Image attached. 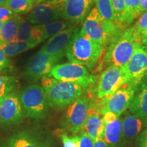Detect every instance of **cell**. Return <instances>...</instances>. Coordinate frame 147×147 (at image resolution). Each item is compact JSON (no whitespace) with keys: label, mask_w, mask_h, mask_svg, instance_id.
I'll return each instance as SVG.
<instances>
[{"label":"cell","mask_w":147,"mask_h":147,"mask_svg":"<svg viewBox=\"0 0 147 147\" xmlns=\"http://www.w3.org/2000/svg\"><path fill=\"white\" fill-rule=\"evenodd\" d=\"M103 49L102 45L89 38L82 29L76 27L65 55L69 62L80 64L90 69L98 61Z\"/></svg>","instance_id":"cell-1"},{"label":"cell","mask_w":147,"mask_h":147,"mask_svg":"<svg viewBox=\"0 0 147 147\" xmlns=\"http://www.w3.org/2000/svg\"><path fill=\"white\" fill-rule=\"evenodd\" d=\"M42 84L49 106L57 110L68 107L80 97L84 89L77 82L59 81L50 76L42 78Z\"/></svg>","instance_id":"cell-2"},{"label":"cell","mask_w":147,"mask_h":147,"mask_svg":"<svg viewBox=\"0 0 147 147\" xmlns=\"http://www.w3.org/2000/svg\"><path fill=\"white\" fill-rule=\"evenodd\" d=\"M139 44H142L140 37L136 33L134 27L125 29L111 42L104 56L102 65L125 67Z\"/></svg>","instance_id":"cell-3"},{"label":"cell","mask_w":147,"mask_h":147,"mask_svg":"<svg viewBox=\"0 0 147 147\" xmlns=\"http://www.w3.org/2000/svg\"><path fill=\"white\" fill-rule=\"evenodd\" d=\"M92 40L100 44L104 48L111 43L121 29L115 23L104 21L99 14L97 8H93L84 18L81 28Z\"/></svg>","instance_id":"cell-4"},{"label":"cell","mask_w":147,"mask_h":147,"mask_svg":"<svg viewBox=\"0 0 147 147\" xmlns=\"http://www.w3.org/2000/svg\"><path fill=\"white\" fill-rule=\"evenodd\" d=\"M18 98L25 115L36 120L45 118L49 106L43 87L31 84L23 90Z\"/></svg>","instance_id":"cell-5"},{"label":"cell","mask_w":147,"mask_h":147,"mask_svg":"<svg viewBox=\"0 0 147 147\" xmlns=\"http://www.w3.org/2000/svg\"><path fill=\"white\" fill-rule=\"evenodd\" d=\"M136 89V84L127 82L113 95L101 99V102L95 106L100 110L102 115L110 112L119 117L129 107L135 95Z\"/></svg>","instance_id":"cell-6"},{"label":"cell","mask_w":147,"mask_h":147,"mask_svg":"<svg viewBox=\"0 0 147 147\" xmlns=\"http://www.w3.org/2000/svg\"><path fill=\"white\" fill-rule=\"evenodd\" d=\"M127 82H128V78L125 67L108 66L99 78L97 97L98 99H103L110 96Z\"/></svg>","instance_id":"cell-7"},{"label":"cell","mask_w":147,"mask_h":147,"mask_svg":"<svg viewBox=\"0 0 147 147\" xmlns=\"http://www.w3.org/2000/svg\"><path fill=\"white\" fill-rule=\"evenodd\" d=\"M49 76L59 81L77 82L84 89L89 87L93 81L87 67L72 62L55 65Z\"/></svg>","instance_id":"cell-8"},{"label":"cell","mask_w":147,"mask_h":147,"mask_svg":"<svg viewBox=\"0 0 147 147\" xmlns=\"http://www.w3.org/2000/svg\"><path fill=\"white\" fill-rule=\"evenodd\" d=\"M65 0H50L34 5L26 20L32 25H42L61 17Z\"/></svg>","instance_id":"cell-9"},{"label":"cell","mask_w":147,"mask_h":147,"mask_svg":"<svg viewBox=\"0 0 147 147\" xmlns=\"http://www.w3.org/2000/svg\"><path fill=\"white\" fill-rule=\"evenodd\" d=\"M57 62L51 56L40 50L29 59L25 66L24 76L31 81L50 75L51 69Z\"/></svg>","instance_id":"cell-10"},{"label":"cell","mask_w":147,"mask_h":147,"mask_svg":"<svg viewBox=\"0 0 147 147\" xmlns=\"http://www.w3.org/2000/svg\"><path fill=\"white\" fill-rule=\"evenodd\" d=\"M89 103L85 97H79L68 106L66 113L67 127L74 134L82 131L87 121Z\"/></svg>","instance_id":"cell-11"},{"label":"cell","mask_w":147,"mask_h":147,"mask_svg":"<svg viewBox=\"0 0 147 147\" xmlns=\"http://www.w3.org/2000/svg\"><path fill=\"white\" fill-rule=\"evenodd\" d=\"M125 69L130 83L138 84L147 76V54L142 44L137 45Z\"/></svg>","instance_id":"cell-12"},{"label":"cell","mask_w":147,"mask_h":147,"mask_svg":"<svg viewBox=\"0 0 147 147\" xmlns=\"http://www.w3.org/2000/svg\"><path fill=\"white\" fill-rule=\"evenodd\" d=\"M24 115L19 98L14 93L9 94L0 102V123L5 125L18 124Z\"/></svg>","instance_id":"cell-13"},{"label":"cell","mask_w":147,"mask_h":147,"mask_svg":"<svg viewBox=\"0 0 147 147\" xmlns=\"http://www.w3.org/2000/svg\"><path fill=\"white\" fill-rule=\"evenodd\" d=\"M75 29L76 25L51 37L40 50L58 62L65 55Z\"/></svg>","instance_id":"cell-14"},{"label":"cell","mask_w":147,"mask_h":147,"mask_svg":"<svg viewBox=\"0 0 147 147\" xmlns=\"http://www.w3.org/2000/svg\"><path fill=\"white\" fill-rule=\"evenodd\" d=\"M102 119L104 123L103 139L108 147H115L122 138V119L110 112L103 114Z\"/></svg>","instance_id":"cell-15"},{"label":"cell","mask_w":147,"mask_h":147,"mask_svg":"<svg viewBox=\"0 0 147 147\" xmlns=\"http://www.w3.org/2000/svg\"><path fill=\"white\" fill-rule=\"evenodd\" d=\"M95 0H65L61 18L75 25L84 20Z\"/></svg>","instance_id":"cell-16"},{"label":"cell","mask_w":147,"mask_h":147,"mask_svg":"<svg viewBox=\"0 0 147 147\" xmlns=\"http://www.w3.org/2000/svg\"><path fill=\"white\" fill-rule=\"evenodd\" d=\"M104 123L100 110L95 106L89 104L88 117L82 131L87 134L93 141L102 136Z\"/></svg>","instance_id":"cell-17"},{"label":"cell","mask_w":147,"mask_h":147,"mask_svg":"<svg viewBox=\"0 0 147 147\" xmlns=\"http://www.w3.org/2000/svg\"><path fill=\"white\" fill-rule=\"evenodd\" d=\"M129 108L132 115L139 118L147 117V76L136 84L135 95Z\"/></svg>","instance_id":"cell-18"},{"label":"cell","mask_w":147,"mask_h":147,"mask_svg":"<svg viewBox=\"0 0 147 147\" xmlns=\"http://www.w3.org/2000/svg\"><path fill=\"white\" fill-rule=\"evenodd\" d=\"M143 123L141 118L134 115L126 116L122 119V138L130 141L138 135L142 129Z\"/></svg>","instance_id":"cell-19"},{"label":"cell","mask_w":147,"mask_h":147,"mask_svg":"<svg viewBox=\"0 0 147 147\" xmlns=\"http://www.w3.org/2000/svg\"><path fill=\"white\" fill-rule=\"evenodd\" d=\"M8 147H47L36 137L27 132L15 134L8 140Z\"/></svg>","instance_id":"cell-20"},{"label":"cell","mask_w":147,"mask_h":147,"mask_svg":"<svg viewBox=\"0 0 147 147\" xmlns=\"http://www.w3.org/2000/svg\"><path fill=\"white\" fill-rule=\"evenodd\" d=\"M21 18L17 15L5 22L0 29V44L15 41Z\"/></svg>","instance_id":"cell-21"},{"label":"cell","mask_w":147,"mask_h":147,"mask_svg":"<svg viewBox=\"0 0 147 147\" xmlns=\"http://www.w3.org/2000/svg\"><path fill=\"white\" fill-rule=\"evenodd\" d=\"M36 46L37 45L32 42L22 41H13L0 44V47L7 57L16 56L25 51L30 50Z\"/></svg>","instance_id":"cell-22"},{"label":"cell","mask_w":147,"mask_h":147,"mask_svg":"<svg viewBox=\"0 0 147 147\" xmlns=\"http://www.w3.org/2000/svg\"><path fill=\"white\" fill-rule=\"evenodd\" d=\"M75 25H76L71 22L65 21H65L55 20V21H50L49 23L42 24L41 26L43 29L44 34H45V40H47L59 33L63 32L65 29L75 26Z\"/></svg>","instance_id":"cell-23"},{"label":"cell","mask_w":147,"mask_h":147,"mask_svg":"<svg viewBox=\"0 0 147 147\" xmlns=\"http://www.w3.org/2000/svg\"><path fill=\"white\" fill-rule=\"evenodd\" d=\"M124 1L125 14L122 23L123 29L128 26L137 16L141 14L140 10V0H124Z\"/></svg>","instance_id":"cell-24"},{"label":"cell","mask_w":147,"mask_h":147,"mask_svg":"<svg viewBox=\"0 0 147 147\" xmlns=\"http://www.w3.org/2000/svg\"><path fill=\"white\" fill-rule=\"evenodd\" d=\"M95 1L96 5L95 8L103 19L108 23L117 24L111 0H95Z\"/></svg>","instance_id":"cell-25"},{"label":"cell","mask_w":147,"mask_h":147,"mask_svg":"<svg viewBox=\"0 0 147 147\" xmlns=\"http://www.w3.org/2000/svg\"><path fill=\"white\" fill-rule=\"evenodd\" d=\"M17 14L29 13L34 6L32 0H5L2 5Z\"/></svg>","instance_id":"cell-26"},{"label":"cell","mask_w":147,"mask_h":147,"mask_svg":"<svg viewBox=\"0 0 147 147\" xmlns=\"http://www.w3.org/2000/svg\"><path fill=\"white\" fill-rule=\"evenodd\" d=\"M17 80L13 76L0 75V102L10 93H14Z\"/></svg>","instance_id":"cell-27"},{"label":"cell","mask_w":147,"mask_h":147,"mask_svg":"<svg viewBox=\"0 0 147 147\" xmlns=\"http://www.w3.org/2000/svg\"><path fill=\"white\" fill-rule=\"evenodd\" d=\"M32 25L26 20V18L22 17L20 22L18 30L15 41L22 42H32Z\"/></svg>","instance_id":"cell-28"},{"label":"cell","mask_w":147,"mask_h":147,"mask_svg":"<svg viewBox=\"0 0 147 147\" xmlns=\"http://www.w3.org/2000/svg\"><path fill=\"white\" fill-rule=\"evenodd\" d=\"M114 12L115 14V19L118 26L122 29V23L125 14V1L124 0H111Z\"/></svg>","instance_id":"cell-29"},{"label":"cell","mask_w":147,"mask_h":147,"mask_svg":"<svg viewBox=\"0 0 147 147\" xmlns=\"http://www.w3.org/2000/svg\"><path fill=\"white\" fill-rule=\"evenodd\" d=\"M31 36H32V43L36 45L45 41V34H44L43 29H42L41 25H32Z\"/></svg>","instance_id":"cell-30"},{"label":"cell","mask_w":147,"mask_h":147,"mask_svg":"<svg viewBox=\"0 0 147 147\" xmlns=\"http://www.w3.org/2000/svg\"><path fill=\"white\" fill-rule=\"evenodd\" d=\"M133 27L136 33L140 37V34L147 29V11L140 16L139 19Z\"/></svg>","instance_id":"cell-31"},{"label":"cell","mask_w":147,"mask_h":147,"mask_svg":"<svg viewBox=\"0 0 147 147\" xmlns=\"http://www.w3.org/2000/svg\"><path fill=\"white\" fill-rule=\"evenodd\" d=\"M61 139L63 147H79V136L70 138L64 134L61 136Z\"/></svg>","instance_id":"cell-32"},{"label":"cell","mask_w":147,"mask_h":147,"mask_svg":"<svg viewBox=\"0 0 147 147\" xmlns=\"http://www.w3.org/2000/svg\"><path fill=\"white\" fill-rule=\"evenodd\" d=\"M17 15H19V14L14 13L6 7L3 5L0 6V21L5 22Z\"/></svg>","instance_id":"cell-33"},{"label":"cell","mask_w":147,"mask_h":147,"mask_svg":"<svg viewBox=\"0 0 147 147\" xmlns=\"http://www.w3.org/2000/svg\"><path fill=\"white\" fill-rule=\"evenodd\" d=\"M79 138V147H94V142L86 133L82 131Z\"/></svg>","instance_id":"cell-34"},{"label":"cell","mask_w":147,"mask_h":147,"mask_svg":"<svg viewBox=\"0 0 147 147\" xmlns=\"http://www.w3.org/2000/svg\"><path fill=\"white\" fill-rule=\"evenodd\" d=\"M0 67H1L5 70L10 69L12 67V63H11L10 60L5 56L1 47H0Z\"/></svg>","instance_id":"cell-35"},{"label":"cell","mask_w":147,"mask_h":147,"mask_svg":"<svg viewBox=\"0 0 147 147\" xmlns=\"http://www.w3.org/2000/svg\"><path fill=\"white\" fill-rule=\"evenodd\" d=\"M140 147H147V129L142 133L138 138Z\"/></svg>","instance_id":"cell-36"},{"label":"cell","mask_w":147,"mask_h":147,"mask_svg":"<svg viewBox=\"0 0 147 147\" xmlns=\"http://www.w3.org/2000/svg\"><path fill=\"white\" fill-rule=\"evenodd\" d=\"M93 142H94V147H108L105 141L103 139L102 136L97 138Z\"/></svg>","instance_id":"cell-37"},{"label":"cell","mask_w":147,"mask_h":147,"mask_svg":"<svg viewBox=\"0 0 147 147\" xmlns=\"http://www.w3.org/2000/svg\"><path fill=\"white\" fill-rule=\"evenodd\" d=\"M140 10L141 14L147 11V0H140Z\"/></svg>","instance_id":"cell-38"},{"label":"cell","mask_w":147,"mask_h":147,"mask_svg":"<svg viewBox=\"0 0 147 147\" xmlns=\"http://www.w3.org/2000/svg\"><path fill=\"white\" fill-rule=\"evenodd\" d=\"M140 39L142 45H144V46L147 45V29L144 30L142 34H140Z\"/></svg>","instance_id":"cell-39"},{"label":"cell","mask_w":147,"mask_h":147,"mask_svg":"<svg viewBox=\"0 0 147 147\" xmlns=\"http://www.w3.org/2000/svg\"><path fill=\"white\" fill-rule=\"evenodd\" d=\"M115 147H125L124 142H120Z\"/></svg>","instance_id":"cell-40"},{"label":"cell","mask_w":147,"mask_h":147,"mask_svg":"<svg viewBox=\"0 0 147 147\" xmlns=\"http://www.w3.org/2000/svg\"><path fill=\"white\" fill-rule=\"evenodd\" d=\"M50 1V0H39V1H38V2H37L34 5H36L37 4H39V3H42V2H44V1Z\"/></svg>","instance_id":"cell-41"},{"label":"cell","mask_w":147,"mask_h":147,"mask_svg":"<svg viewBox=\"0 0 147 147\" xmlns=\"http://www.w3.org/2000/svg\"><path fill=\"white\" fill-rule=\"evenodd\" d=\"M5 71V69H4L3 68H2V67H0V74H1V73L4 72Z\"/></svg>","instance_id":"cell-42"},{"label":"cell","mask_w":147,"mask_h":147,"mask_svg":"<svg viewBox=\"0 0 147 147\" xmlns=\"http://www.w3.org/2000/svg\"><path fill=\"white\" fill-rule=\"evenodd\" d=\"M4 23L5 22H3V21H0V29H1V27H2L3 25L4 24Z\"/></svg>","instance_id":"cell-43"},{"label":"cell","mask_w":147,"mask_h":147,"mask_svg":"<svg viewBox=\"0 0 147 147\" xmlns=\"http://www.w3.org/2000/svg\"><path fill=\"white\" fill-rule=\"evenodd\" d=\"M5 1V0H0V6L3 4V3H4Z\"/></svg>","instance_id":"cell-44"},{"label":"cell","mask_w":147,"mask_h":147,"mask_svg":"<svg viewBox=\"0 0 147 147\" xmlns=\"http://www.w3.org/2000/svg\"><path fill=\"white\" fill-rule=\"evenodd\" d=\"M144 123H145V125L147 127V117L144 119Z\"/></svg>","instance_id":"cell-45"},{"label":"cell","mask_w":147,"mask_h":147,"mask_svg":"<svg viewBox=\"0 0 147 147\" xmlns=\"http://www.w3.org/2000/svg\"><path fill=\"white\" fill-rule=\"evenodd\" d=\"M38 1H39V0H32V1H33V2H34V5L36 4V3L37 2H38Z\"/></svg>","instance_id":"cell-46"},{"label":"cell","mask_w":147,"mask_h":147,"mask_svg":"<svg viewBox=\"0 0 147 147\" xmlns=\"http://www.w3.org/2000/svg\"><path fill=\"white\" fill-rule=\"evenodd\" d=\"M145 49H146V54H147V45L145 46Z\"/></svg>","instance_id":"cell-47"}]
</instances>
